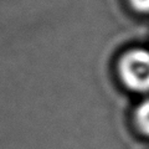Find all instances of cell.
Wrapping results in <instances>:
<instances>
[{
  "label": "cell",
  "mask_w": 149,
  "mask_h": 149,
  "mask_svg": "<svg viewBox=\"0 0 149 149\" xmlns=\"http://www.w3.org/2000/svg\"><path fill=\"white\" fill-rule=\"evenodd\" d=\"M119 74L125 86L136 92L149 91V51L134 49L119 61Z\"/></svg>",
  "instance_id": "6da1fadb"
},
{
  "label": "cell",
  "mask_w": 149,
  "mask_h": 149,
  "mask_svg": "<svg viewBox=\"0 0 149 149\" xmlns=\"http://www.w3.org/2000/svg\"><path fill=\"white\" fill-rule=\"evenodd\" d=\"M136 123L139 130L149 137V100L138 106L136 111Z\"/></svg>",
  "instance_id": "7a4b0ae2"
},
{
  "label": "cell",
  "mask_w": 149,
  "mask_h": 149,
  "mask_svg": "<svg viewBox=\"0 0 149 149\" xmlns=\"http://www.w3.org/2000/svg\"><path fill=\"white\" fill-rule=\"evenodd\" d=\"M129 1L137 11L149 13V0H129Z\"/></svg>",
  "instance_id": "3957f363"
}]
</instances>
